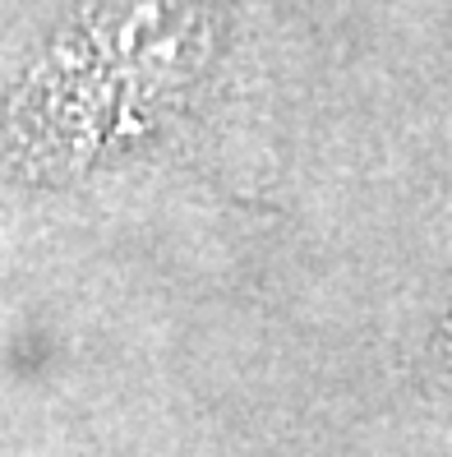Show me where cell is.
I'll return each instance as SVG.
<instances>
[{
	"label": "cell",
	"instance_id": "cell-2",
	"mask_svg": "<svg viewBox=\"0 0 452 457\" xmlns=\"http://www.w3.org/2000/svg\"><path fill=\"white\" fill-rule=\"evenodd\" d=\"M434 365L439 374L452 384V291H448V310L439 319V328H434Z\"/></svg>",
	"mask_w": 452,
	"mask_h": 457
},
{
	"label": "cell",
	"instance_id": "cell-1",
	"mask_svg": "<svg viewBox=\"0 0 452 457\" xmlns=\"http://www.w3.org/2000/svg\"><path fill=\"white\" fill-rule=\"evenodd\" d=\"M241 29V0H78L0 93V171L84 176L190 120Z\"/></svg>",
	"mask_w": 452,
	"mask_h": 457
}]
</instances>
